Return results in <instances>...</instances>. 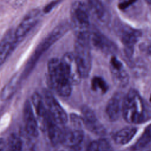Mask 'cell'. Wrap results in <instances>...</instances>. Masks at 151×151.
I'll use <instances>...</instances> for the list:
<instances>
[{
  "mask_svg": "<svg viewBox=\"0 0 151 151\" xmlns=\"http://www.w3.org/2000/svg\"><path fill=\"white\" fill-rule=\"evenodd\" d=\"M124 120L130 124H139L146 119V110L139 93L131 89L124 96L122 103Z\"/></svg>",
  "mask_w": 151,
  "mask_h": 151,
  "instance_id": "cell-1",
  "label": "cell"
},
{
  "mask_svg": "<svg viewBox=\"0 0 151 151\" xmlns=\"http://www.w3.org/2000/svg\"><path fill=\"white\" fill-rule=\"evenodd\" d=\"M89 35L90 31L76 35L74 55L82 78L88 76L91 68Z\"/></svg>",
  "mask_w": 151,
  "mask_h": 151,
  "instance_id": "cell-2",
  "label": "cell"
},
{
  "mask_svg": "<svg viewBox=\"0 0 151 151\" xmlns=\"http://www.w3.org/2000/svg\"><path fill=\"white\" fill-rule=\"evenodd\" d=\"M48 72L50 84L53 90L63 97H68L71 92V84L65 76L61 60L50 59L48 63Z\"/></svg>",
  "mask_w": 151,
  "mask_h": 151,
  "instance_id": "cell-3",
  "label": "cell"
},
{
  "mask_svg": "<svg viewBox=\"0 0 151 151\" xmlns=\"http://www.w3.org/2000/svg\"><path fill=\"white\" fill-rule=\"evenodd\" d=\"M71 126L63 129L61 144L67 147H73L84 141V132L82 130V117L76 115L70 116Z\"/></svg>",
  "mask_w": 151,
  "mask_h": 151,
  "instance_id": "cell-4",
  "label": "cell"
},
{
  "mask_svg": "<svg viewBox=\"0 0 151 151\" xmlns=\"http://www.w3.org/2000/svg\"><path fill=\"white\" fill-rule=\"evenodd\" d=\"M71 18L76 34L88 31L89 12L86 5L80 1H76L71 8Z\"/></svg>",
  "mask_w": 151,
  "mask_h": 151,
  "instance_id": "cell-5",
  "label": "cell"
},
{
  "mask_svg": "<svg viewBox=\"0 0 151 151\" xmlns=\"http://www.w3.org/2000/svg\"><path fill=\"white\" fill-rule=\"evenodd\" d=\"M142 32L128 25L123 26L119 32L121 41L124 47V52L127 57L132 58L134 46L142 37Z\"/></svg>",
  "mask_w": 151,
  "mask_h": 151,
  "instance_id": "cell-6",
  "label": "cell"
},
{
  "mask_svg": "<svg viewBox=\"0 0 151 151\" xmlns=\"http://www.w3.org/2000/svg\"><path fill=\"white\" fill-rule=\"evenodd\" d=\"M44 94L45 104L51 117L61 125L66 123L68 120L67 115L61 106L49 91L45 90Z\"/></svg>",
  "mask_w": 151,
  "mask_h": 151,
  "instance_id": "cell-7",
  "label": "cell"
},
{
  "mask_svg": "<svg viewBox=\"0 0 151 151\" xmlns=\"http://www.w3.org/2000/svg\"><path fill=\"white\" fill-rule=\"evenodd\" d=\"M64 72L71 85L78 84L82 78L76 63L74 54H65L61 59Z\"/></svg>",
  "mask_w": 151,
  "mask_h": 151,
  "instance_id": "cell-8",
  "label": "cell"
},
{
  "mask_svg": "<svg viewBox=\"0 0 151 151\" xmlns=\"http://www.w3.org/2000/svg\"><path fill=\"white\" fill-rule=\"evenodd\" d=\"M40 13V11L38 9H33L30 10L24 16L15 30V36L19 42L25 37L37 23Z\"/></svg>",
  "mask_w": 151,
  "mask_h": 151,
  "instance_id": "cell-9",
  "label": "cell"
},
{
  "mask_svg": "<svg viewBox=\"0 0 151 151\" xmlns=\"http://www.w3.org/2000/svg\"><path fill=\"white\" fill-rule=\"evenodd\" d=\"M32 103L35 109L38 127L41 130L45 131L47 129L50 115L45 106L44 100L38 93H35L32 94Z\"/></svg>",
  "mask_w": 151,
  "mask_h": 151,
  "instance_id": "cell-10",
  "label": "cell"
},
{
  "mask_svg": "<svg viewBox=\"0 0 151 151\" xmlns=\"http://www.w3.org/2000/svg\"><path fill=\"white\" fill-rule=\"evenodd\" d=\"M89 42L90 47L92 45L106 54H114L117 51L114 42L97 31H90Z\"/></svg>",
  "mask_w": 151,
  "mask_h": 151,
  "instance_id": "cell-11",
  "label": "cell"
},
{
  "mask_svg": "<svg viewBox=\"0 0 151 151\" xmlns=\"http://www.w3.org/2000/svg\"><path fill=\"white\" fill-rule=\"evenodd\" d=\"M83 122L86 127L97 135H103L106 133V129L98 120L94 111L87 106H83L81 110Z\"/></svg>",
  "mask_w": 151,
  "mask_h": 151,
  "instance_id": "cell-12",
  "label": "cell"
},
{
  "mask_svg": "<svg viewBox=\"0 0 151 151\" xmlns=\"http://www.w3.org/2000/svg\"><path fill=\"white\" fill-rule=\"evenodd\" d=\"M18 42L15 30L9 29L5 33L0 41V65L6 61Z\"/></svg>",
  "mask_w": 151,
  "mask_h": 151,
  "instance_id": "cell-13",
  "label": "cell"
},
{
  "mask_svg": "<svg viewBox=\"0 0 151 151\" xmlns=\"http://www.w3.org/2000/svg\"><path fill=\"white\" fill-rule=\"evenodd\" d=\"M23 117L25 123L24 130L31 136L36 138L38 136V125L31 103L27 100L24 106Z\"/></svg>",
  "mask_w": 151,
  "mask_h": 151,
  "instance_id": "cell-14",
  "label": "cell"
},
{
  "mask_svg": "<svg viewBox=\"0 0 151 151\" xmlns=\"http://www.w3.org/2000/svg\"><path fill=\"white\" fill-rule=\"evenodd\" d=\"M110 70L114 80L117 84L123 86L128 83V74L123 68V64L115 56L111 58Z\"/></svg>",
  "mask_w": 151,
  "mask_h": 151,
  "instance_id": "cell-15",
  "label": "cell"
},
{
  "mask_svg": "<svg viewBox=\"0 0 151 151\" xmlns=\"http://www.w3.org/2000/svg\"><path fill=\"white\" fill-rule=\"evenodd\" d=\"M60 124L57 123L50 116L46 131L48 132V137L52 144L55 145L59 143H61L63 129L60 127Z\"/></svg>",
  "mask_w": 151,
  "mask_h": 151,
  "instance_id": "cell-16",
  "label": "cell"
},
{
  "mask_svg": "<svg viewBox=\"0 0 151 151\" xmlns=\"http://www.w3.org/2000/svg\"><path fill=\"white\" fill-rule=\"evenodd\" d=\"M120 97L117 94L113 96L108 101L106 107V113L110 120L116 121L120 116Z\"/></svg>",
  "mask_w": 151,
  "mask_h": 151,
  "instance_id": "cell-17",
  "label": "cell"
},
{
  "mask_svg": "<svg viewBox=\"0 0 151 151\" xmlns=\"http://www.w3.org/2000/svg\"><path fill=\"white\" fill-rule=\"evenodd\" d=\"M137 129L133 126H128L116 132L113 136L114 141L119 145H125L129 143L134 136Z\"/></svg>",
  "mask_w": 151,
  "mask_h": 151,
  "instance_id": "cell-18",
  "label": "cell"
},
{
  "mask_svg": "<svg viewBox=\"0 0 151 151\" xmlns=\"http://www.w3.org/2000/svg\"><path fill=\"white\" fill-rule=\"evenodd\" d=\"M90 9L96 18L100 21L104 22L108 16L107 11L100 0H88Z\"/></svg>",
  "mask_w": 151,
  "mask_h": 151,
  "instance_id": "cell-19",
  "label": "cell"
},
{
  "mask_svg": "<svg viewBox=\"0 0 151 151\" xmlns=\"http://www.w3.org/2000/svg\"><path fill=\"white\" fill-rule=\"evenodd\" d=\"M150 142H151V124L146 127L142 136L132 146V149L134 151L143 149Z\"/></svg>",
  "mask_w": 151,
  "mask_h": 151,
  "instance_id": "cell-20",
  "label": "cell"
},
{
  "mask_svg": "<svg viewBox=\"0 0 151 151\" xmlns=\"http://www.w3.org/2000/svg\"><path fill=\"white\" fill-rule=\"evenodd\" d=\"M86 151H112L110 142L105 139L91 142L87 147Z\"/></svg>",
  "mask_w": 151,
  "mask_h": 151,
  "instance_id": "cell-21",
  "label": "cell"
},
{
  "mask_svg": "<svg viewBox=\"0 0 151 151\" xmlns=\"http://www.w3.org/2000/svg\"><path fill=\"white\" fill-rule=\"evenodd\" d=\"M19 136L21 140L23 151H36V145L33 139L34 137L28 134L24 129L21 130Z\"/></svg>",
  "mask_w": 151,
  "mask_h": 151,
  "instance_id": "cell-22",
  "label": "cell"
},
{
  "mask_svg": "<svg viewBox=\"0 0 151 151\" xmlns=\"http://www.w3.org/2000/svg\"><path fill=\"white\" fill-rule=\"evenodd\" d=\"M6 143L8 151H23L21 140L19 135L15 133L11 134Z\"/></svg>",
  "mask_w": 151,
  "mask_h": 151,
  "instance_id": "cell-23",
  "label": "cell"
},
{
  "mask_svg": "<svg viewBox=\"0 0 151 151\" xmlns=\"http://www.w3.org/2000/svg\"><path fill=\"white\" fill-rule=\"evenodd\" d=\"M91 88L94 91L100 90L103 93H105L109 89V86L102 77L96 76L91 80Z\"/></svg>",
  "mask_w": 151,
  "mask_h": 151,
  "instance_id": "cell-24",
  "label": "cell"
},
{
  "mask_svg": "<svg viewBox=\"0 0 151 151\" xmlns=\"http://www.w3.org/2000/svg\"><path fill=\"white\" fill-rule=\"evenodd\" d=\"M62 0H53L51 2H50L49 4H48L43 9V12L45 14L49 13L51 12L54 8H55L57 5H58Z\"/></svg>",
  "mask_w": 151,
  "mask_h": 151,
  "instance_id": "cell-25",
  "label": "cell"
},
{
  "mask_svg": "<svg viewBox=\"0 0 151 151\" xmlns=\"http://www.w3.org/2000/svg\"><path fill=\"white\" fill-rule=\"evenodd\" d=\"M136 1V0H123L119 4V8L121 9H125Z\"/></svg>",
  "mask_w": 151,
  "mask_h": 151,
  "instance_id": "cell-26",
  "label": "cell"
},
{
  "mask_svg": "<svg viewBox=\"0 0 151 151\" xmlns=\"http://www.w3.org/2000/svg\"><path fill=\"white\" fill-rule=\"evenodd\" d=\"M0 151H8L7 143L2 139H0Z\"/></svg>",
  "mask_w": 151,
  "mask_h": 151,
  "instance_id": "cell-27",
  "label": "cell"
},
{
  "mask_svg": "<svg viewBox=\"0 0 151 151\" xmlns=\"http://www.w3.org/2000/svg\"><path fill=\"white\" fill-rule=\"evenodd\" d=\"M68 149L63 150L61 151H78L77 148L76 147H67Z\"/></svg>",
  "mask_w": 151,
  "mask_h": 151,
  "instance_id": "cell-28",
  "label": "cell"
},
{
  "mask_svg": "<svg viewBox=\"0 0 151 151\" xmlns=\"http://www.w3.org/2000/svg\"><path fill=\"white\" fill-rule=\"evenodd\" d=\"M24 1H25V0H17L15 5H16L17 6V5H21V4H23Z\"/></svg>",
  "mask_w": 151,
  "mask_h": 151,
  "instance_id": "cell-29",
  "label": "cell"
},
{
  "mask_svg": "<svg viewBox=\"0 0 151 151\" xmlns=\"http://www.w3.org/2000/svg\"><path fill=\"white\" fill-rule=\"evenodd\" d=\"M147 51H148V52L151 55V45H149V46L148 47Z\"/></svg>",
  "mask_w": 151,
  "mask_h": 151,
  "instance_id": "cell-30",
  "label": "cell"
},
{
  "mask_svg": "<svg viewBox=\"0 0 151 151\" xmlns=\"http://www.w3.org/2000/svg\"><path fill=\"white\" fill-rule=\"evenodd\" d=\"M145 1L149 4H151V0H145Z\"/></svg>",
  "mask_w": 151,
  "mask_h": 151,
  "instance_id": "cell-31",
  "label": "cell"
},
{
  "mask_svg": "<svg viewBox=\"0 0 151 151\" xmlns=\"http://www.w3.org/2000/svg\"><path fill=\"white\" fill-rule=\"evenodd\" d=\"M150 102H151V96H150Z\"/></svg>",
  "mask_w": 151,
  "mask_h": 151,
  "instance_id": "cell-32",
  "label": "cell"
},
{
  "mask_svg": "<svg viewBox=\"0 0 151 151\" xmlns=\"http://www.w3.org/2000/svg\"><path fill=\"white\" fill-rule=\"evenodd\" d=\"M149 151H151V150H149Z\"/></svg>",
  "mask_w": 151,
  "mask_h": 151,
  "instance_id": "cell-33",
  "label": "cell"
}]
</instances>
